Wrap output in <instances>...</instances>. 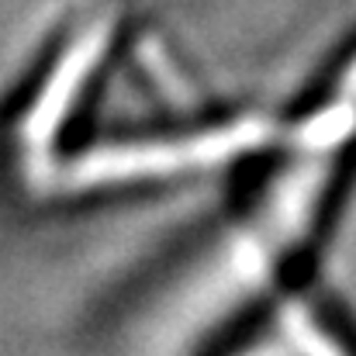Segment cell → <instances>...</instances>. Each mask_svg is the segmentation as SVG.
I'll use <instances>...</instances> for the list:
<instances>
[{
	"label": "cell",
	"mask_w": 356,
	"mask_h": 356,
	"mask_svg": "<svg viewBox=\"0 0 356 356\" xmlns=\"http://www.w3.org/2000/svg\"><path fill=\"white\" fill-rule=\"evenodd\" d=\"M291 318L315 356H356V315L336 294H305Z\"/></svg>",
	"instance_id": "cell-2"
},
{
	"label": "cell",
	"mask_w": 356,
	"mask_h": 356,
	"mask_svg": "<svg viewBox=\"0 0 356 356\" xmlns=\"http://www.w3.org/2000/svg\"><path fill=\"white\" fill-rule=\"evenodd\" d=\"M266 128L252 118L211 121L184 131H138L131 138H115L97 149H87L70 166L73 187H121L138 180L177 177L204 170L259 145Z\"/></svg>",
	"instance_id": "cell-1"
}]
</instances>
